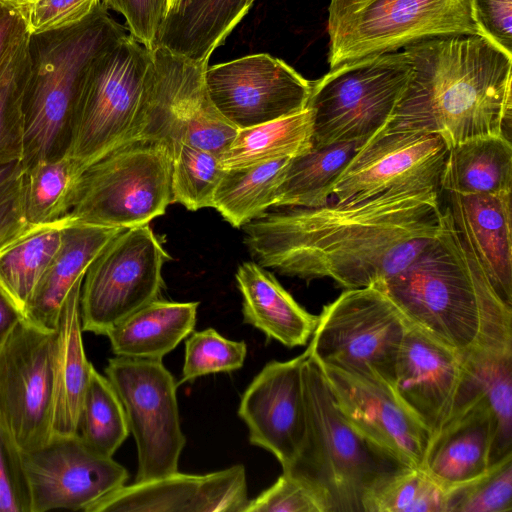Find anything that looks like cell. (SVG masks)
Returning a JSON list of instances; mask_svg holds the SVG:
<instances>
[{"instance_id":"6da1fadb","label":"cell","mask_w":512,"mask_h":512,"mask_svg":"<svg viewBox=\"0 0 512 512\" xmlns=\"http://www.w3.org/2000/svg\"><path fill=\"white\" fill-rule=\"evenodd\" d=\"M440 193H387L352 204L266 212L243 226L259 265L345 289L382 283L405 269L437 233Z\"/></svg>"},{"instance_id":"7a4b0ae2","label":"cell","mask_w":512,"mask_h":512,"mask_svg":"<svg viewBox=\"0 0 512 512\" xmlns=\"http://www.w3.org/2000/svg\"><path fill=\"white\" fill-rule=\"evenodd\" d=\"M412 72L384 131L436 134L448 150L480 136L509 137L512 56L481 35L404 47Z\"/></svg>"},{"instance_id":"3957f363","label":"cell","mask_w":512,"mask_h":512,"mask_svg":"<svg viewBox=\"0 0 512 512\" xmlns=\"http://www.w3.org/2000/svg\"><path fill=\"white\" fill-rule=\"evenodd\" d=\"M375 286L409 324L451 349L512 347V307L497 295L446 209L418 256Z\"/></svg>"},{"instance_id":"277c9868","label":"cell","mask_w":512,"mask_h":512,"mask_svg":"<svg viewBox=\"0 0 512 512\" xmlns=\"http://www.w3.org/2000/svg\"><path fill=\"white\" fill-rule=\"evenodd\" d=\"M127 34L101 2L69 27L29 34L23 98V167L67 154L75 109L92 61Z\"/></svg>"},{"instance_id":"5b68a950","label":"cell","mask_w":512,"mask_h":512,"mask_svg":"<svg viewBox=\"0 0 512 512\" xmlns=\"http://www.w3.org/2000/svg\"><path fill=\"white\" fill-rule=\"evenodd\" d=\"M302 376L306 432L283 472L306 485L325 512H363L370 492L406 466L376 448L347 422L311 353Z\"/></svg>"},{"instance_id":"8992f818","label":"cell","mask_w":512,"mask_h":512,"mask_svg":"<svg viewBox=\"0 0 512 512\" xmlns=\"http://www.w3.org/2000/svg\"><path fill=\"white\" fill-rule=\"evenodd\" d=\"M170 204L171 148L143 139L125 143L77 171L68 216L129 229L149 224Z\"/></svg>"},{"instance_id":"52a82bcc","label":"cell","mask_w":512,"mask_h":512,"mask_svg":"<svg viewBox=\"0 0 512 512\" xmlns=\"http://www.w3.org/2000/svg\"><path fill=\"white\" fill-rule=\"evenodd\" d=\"M327 31L330 69L430 38L481 35L471 0H330Z\"/></svg>"},{"instance_id":"ba28073f","label":"cell","mask_w":512,"mask_h":512,"mask_svg":"<svg viewBox=\"0 0 512 512\" xmlns=\"http://www.w3.org/2000/svg\"><path fill=\"white\" fill-rule=\"evenodd\" d=\"M152 71L151 51L131 35L92 61L78 97L67 152L76 173L129 140Z\"/></svg>"},{"instance_id":"9c48e42d","label":"cell","mask_w":512,"mask_h":512,"mask_svg":"<svg viewBox=\"0 0 512 512\" xmlns=\"http://www.w3.org/2000/svg\"><path fill=\"white\" fill-rule=\"evenodd\" d=\"M412 72L409 56L391 52L345 63L312 82V147L366 142L390 120Z\"/></svg>"},{"instance_id":"30bf717a","label":"cell","mask_w":512,"mask_h":512,"mask_svg":"<svg viewBox=\"0 0 512 512\" xmlns=\"http://www.w3.org/2000/svg\"><path fill=\"white\" fill-rule=\"evenodd\" d=\"M408 321L379 287L346 289L325 305L308 345L323 365L392 387Z\"/></svg>"},{"instance_id":"8fae6325","label":"cell","mask_w":512,"mask_h":512,"mask_svg":"<svg viewBox=\"0 0 512 512\" xmlns=\"http://www.w3.org/2000/svg\"><path fill=\"white\" fill-rule=\"evenodd\" d=\"M151 51L153 71L130 141L184 142L219 157L236 135L216 109L204 74L208 62H197L165 47Z\"/></svg>"},{"instance_id":"7c38bea8","label":"cell","mask_w":512,"mask_h":512,"mask_svg":"<svg viewBox=\"0 0 512 512\" xmlns=\"http://www.w3.org/2000/svg\"><path fill=\"white\" fill-rule=\"evenodd\" d=\"M149 224L121 231L88 267L81 286L83 332L97 335L159 298L169 259Z\"/></svg>"},{"instance_id":"4fadbf2b","label":"cell","mask_w":512,"mask_h":512,"mask_svg":"<svg viewBox=\"0 0 512 512\" xmlns=\"http://www.w3.org/2000/svg\"><path fill=\"white\" fill-rule=\"evenodd\" d=\"M105 375L124 407L137 447L135 481H147L178 471L186 444L177 402L175 378L162 360L115 356Z\"/></svg>"},{"instance_id":"5bb4252c","label":"cell","mask_w":512,"mask_h":512,"mask_svg":"<svg viewBox=\"0 0 512 512\" xmlns=\"http://www.w3.org/2000/svg\"><path fill=\"white\" fill-rule=\"evenodd\" d=\"M56 332L24 318L0 347V431L19 451L53 436Z\"/></svg>"},{"instance_id":"9a60e30c","label":"cell","mask_w":512,"mask_h":512,"mask_svg":"<svg viewBox=\"0 0 512 512\" xmlns=\"http://www.w3.org/2000/svg\"><path fill=\"white\" fill-rule=\"evenodd\" d=\"M448 148L436 134L381 130L353 155L332 185L337 204L387 193H441Z\"/></svg>"},{"instance_id":"2e32d148","label":"cell","mask_w":512,"mask_h":512,"mask_svg":"<svg viewBox=\"0 0 512 512\" xmlns=\"http://www.w3.org/2000/svg\"><path fill=\"white\" fill-rule=\"evenodd\" d=\"M204 79L214 106L238 130L303 111L312 89L311 81L266 53L207 66Z\"/></svg>"},{"instance_id":"e0dca14e","label":"cell","mask_w":512,"mask_h":512,"mask_svg":"<svg viewBox=\"0 0 512 512\" xmlns=\"http://www.w3.org/2000/svg\"><path fill=\"white\" fill-rule=\"evenodd\" d=\"M19 454L31 512L84 511L129 478L124 466L95 452L77 435H53L45 444Z\"/></svg>"},{"instance_id":"ac0fdd59","label":"cell","mask_w":512,"mask_h":512,"mask_svg":"<svg viewBox=\"0 0 512 512\" xmlns=\"http://www.w3.org/2000/svg\"><path fill=\"white\" fill-rule=\"evenodd\" d=\"M347 422L368 442L406 467H423L430 433L393 388L319 364Z\"/></svg>"},{"instance_id":"d6986e66","label":"cell","mask_w":512,"mask_h":512,"mask_svg":"<svg viewBox=\"0 0 512 512\" xmlns=\"http://www.w3.org/2000/svg\"><path fill=\"white\" fill-rule=\"evenodd\" d=\"M307 349L287 361H270L242 394L238 416L248 428L249 442L270 452L288 467L306 432L302 370Z\"/></svg>"},{"instance_id":"ffe728a7","label":"cell","mask_w":512,"mask_h":512,"mask_svg":"<svg viewBox=\"0 0 512 512\" xmlns=\"http://www.w3.org/2000/svg\"><path fill=\"white\" fill-rule=\"evenodd\" d=\"M248 501L245 467L236 464L207 474L176 471L124 484L84 512H244Z\"/></svg>"},{"instance_id":"44dd1931","label":"cell","mask_w":512,"mask_h":512,"mask_svg":"<svg viewBox=\"0 0 512 512\" xmlns=\"http://www.w3.org/2000/svg\"><path fill=\"white\" fill-rule=\"evenodd\" d=\"M464 354L408 322L396 360L392 388L421 421L430 438L451 414L463 374Z\"/></svg>"},{"instance_id":"7402d4cb","label":"cell","mask_w":512,"mask_h":512,"mask_svg":"<svg viewBox=\"0 0 512 512\" xmlns=\"http://www.w3.org/2000/svg\"><path fill=\"white\" fill-rule=\"evenodd\" d=\"M498 440L496 420L479 399L450 416L430 438L422 468L447 492L500 459Z\"/></svg>"},{"instance_id":"603a6c76","label":"cell","mask_w":512,"mask_h":512,"mask_svg":"<svg viewBox=\"0 0 512 512\" xmlns=\"http://www.w3.org/2000/svg\"><path fill=\"white\" fill-rule=\"evenodd\" d=\"M455 228L482 266L500 299L512 307L511 193H446Z\"/></svg>"},{"instance_id":"cb8c5ba5","label":"cell","mask_w":512,"mask_h":512,"mask_svg":"<svg viewBox=\"0 0 512 512\" xmlns=\"http://www.w3.org/2000/svg\"><path fill=\"white\" fill-rule=\"evenodd\" d=\"M123 230L72 219L65 226L61 246L25 310V318L55 330L61 306L70 289L84 278L90 264L109 241Z\"/></svg>"},{"instance_id":"d4e9b609","label":"cell","mask_w":512,"mask_h":512,"mask_svg":"<svg viewBox=\"0 0 512 512\" xmlns=\"http://www.w3.org/2000/svg\"><path fill=\"white\" fill-rule=\"evenodd\" d=\"M246 324L288 348L305 345L318 316L300 306L278 280L255 262L242 263L235 275Z\"/></svg>"},{"instance_id":"484cf974","label":"cell","mask_w":512,"mask_h":512,"mask_svg":"<svg viewBox=\"0 0 512 512\" xmlns=\"http://www.w3.org/2000/svg\"><path fill=\"white\" fill-rule=\"evenodd\" d=\"M83 278L68 292L55 332L52 431L57 436L76 435L79 413L92 363L86 357L80 315Z\"/></svg>"},{"instance_id":"4316f807","label":"cell","mask_w":512,"mask_h":512,"mask_svg":"<svg viewBox=\"0 0 512 512\" xmlns=\"http://www.w3.org/2000/svg\"><path fill=\"white\" fill-rule=\"evenodd\" d=\"M249 9L247 0H180L168 11L156 46L208 62Z\"/></svg>"},{"instance_id":"83f0119b","label":"cell","mask_w":512,"mask_h":512,"mask_svg":"<svg viewBox=\"0 0 512 512\" xmlns=\"http://www.w3.org/2000/svg\"><path fill=\"white\" fill-rule=\"evenodd\" d=\"M198 305L158 298L112 327L105 336L115 356L162 360L193 332Z\"/></svg>"},{"instance_id":"f1b7e54d","label":"cell","mask_w":512,"mask_h":512,"mask_svg":"<svg viewBox=\"0 0 512 512\" xmlns=\"http://www.w3.org/2000/svg\"><path fill=\"white\" fill-rule=\"evenodd\" d=\"M512 190V144L504 135H487L448 150L441 192L499 195Z\"/></svg>"},{"instance_id":"f546056e","label":"cell","mask_w":512,"mask_h":512,"mask_svg":"<svg viewBox=\"0 0 512 512\" xmlns=\"http://www.w3.org/2000/svg\"><path fill=\"white\" fill-rule=\"evenodd\" d=\"M463 354V374L452 410L474 397L484 401L498 426L501 458L512 452V347L476 348Z\"/></svg>"},{"instance_id":"4dcf8cb0","label":"cell","mask_w":512,"mask_h":512,"mask_svg":"<svg viewBox=\"0 0 512 512\" xmlns=\"http://www.w3.org/2000/svg\"><path fill=\"white\" fill-rule=\"evenodd\" d=\"M366 142H341L312 147L290 158L273 207L315 208L327 205L334 181Z\"/></svg>"},{"instance_id":"1f68e13d","label":"cell","mask_w":512,"mask_h":512,"mask_svg":"<svg viewBox=\"0 0 512 512\" xmlns=\"http://www.w3.org/2000/svg\"><path fill=\"white\" fill-rule=\"evenodd\" d=\"M71 220L67 216L53 223L31 226L0 251V286L23 313L56 256L63 230Z\"/></svg>"},{"instance_id":"d6a6232c","label":"cell","mask_w":512,"mask_h":512,"mask_svg":"<svg viewBox=\"0 0 512 512\" xmlns=\"http://www.w3.org/2000/svg\"><path fill=\"white\" fill-rule=\"evenodd\" d=\"M312 112L309 108L296 114L237 131L220 156L224 169L264 161L293 158L310 150Z\"/></svg>"},{"instance_id":"836d02e7","label":"cell","mask_w":512,"mask_h":512,"mask_svg":"<svg viewBox=\"0 0 512 512\" xmlns=\"http://www.w3.org/2000/svg\"><path fill=\"white\" fill-rule=\"evenodd\" d=\"M290 158L225 169L212 207L233 227L240 228L273 207Z\"/></svg>"},{"instance_id":"e575fe53","label":"cell","mask_w":512,"mask_h":512,"mask_svg":"<svg viewBox=\"0 0 512 512\" xmlns=\"http://www.w3.org/2000/svg\"><path fill=\"white\" fill-rule=\"evenodd\" d=\"M76 165L67 154L25 167L21 176L22 207L30 226L68 216Z\"/></svg>"},{"instance_id":"d590c367","label":"cell","mask_w":512,"mask_h":512,"mask_svg":"<svg viewBox=\"0 0 512 512\" xmlns=\"http://www.w3.org/2000/svg\"><path fill=\"white\" fill-rule=\"evenodd\" d=\"M122 402L111 382L92 365L76 435L92 450L113 457L129 435Z\"/></svg>"},{"instance_id":"8d00e7d4","label":"cell","mask_w":512,"mask_h":512,"mask_svg":"<svg viewBox=\"0 0 512 512\" xmlns=\"http://www.w3.org/2000/svg\"><path fill=\"white\" fill-rule=\"evenodd\" d=\"M363 512H447V492L423 468L402 467L370 492Z\"/></svg>"},{"instance_id":"74e56055","label":"cell","mask_w":512,"mask_h":512,"mask_svg":"<svg viewBox=\"0 0 512 512\" xmlns=\"http://www.w3.org/2000/svg\"><path fill=\"white\" fill-rule=\"evenodd\" d=\"M220 157L184 142L171 146L172 203L196 211L212 207L217 186L224 173Z\"/></svg>"},{"instance_id":"f35d334b","label":"cell","mask_w":512,"mask_h":512,"mask_svg":"<svg viewBox=\"0 0 512 512\" xmlns=\"http://www.w3.org/2000/svg\"><path fill=\"white\" fill-rule=\"evenodd\" d=\"M29 33L0 67V163L22 161L23 98L30 74Z\"/></svg>"},{"instance_id":"ab89813d","label":"cell","mask_w":512,"mask_h":512,"mask_svg":"<svg viewBox=\"0 0 512 512\" xmlns=\"http://www.w3.org/2000/svg\"><path fill=\"white\" fill-rule=\"evenodd\" d=\"M512 452L474 480L447 491V512H510Z\"/></svg>"},{"instance_id":"60d3db41","label":"cell","mask_w":512,"mask_h":512,"mask_svg":"<svg viewBox=\"0 0 512 512\" xmlns=\"http://www.w3.org/2000/svg\"><path fill=\"white\" fill-rule=\"evenodd\" d=\"M247 355L244 341L225 338L213 328L192 332L185 342L182 379L179 384L219 372L240 369Z\"/></svg>"},{"instance_id":"b9f144b4","label":"cell","mask_w":512,"mask_h":512,"mask_svg":"<svg viewBox=\"0 0 512 512\" xmlns=\"http://www.w3.org/2000/svg\"><path fill=\"white\" fill-rule=\"evenodd\" d=\"M244 512H325L315 494L287 473L257 497L249 500Z\"/></svg>"},{"instance_id":"7bdbcfd3","label":"cell","mask_w":512,"mask_h":512,"mask_svg":"<svg viewBox=\"0 0 512 512\" xmlns=\"http://www.w3.org/2000/svg\"><path fill=\"white\" fill-rule=\"evenodd\" d=\"M100 0H37L18 9L27 32L39 34L74 25L85 19Z\"/></svg>"},{"instance_id":"ee69618b","label":"cell","mask_w":512,"mask_h":512,"mask_svg":"<svg viewBox=\"0 0 512 512\" xmlns=\"http://www.w3.org/2000/svg\"><path fill=\"white\" fill-rule=\"evenodd\" d=\"M107 9L124 16L130 35L148 50L156 47L169 0H103Z\"/></svg>"},{"instance_id":"f6af8a7d","label":"cell","mask_w":512,"mask_h":512,"mask_svg":"<svg viewBox=\"0 0 512 512\" xmlns=\"http://www.w3.org/2000/svg\"><path fill=\"white\" fill-rule=\"evenodd\" d=\"M0 512H31L19 450L0 431Z\"/></svg>"},{"instance_id":"bcb514c9","label":"cell","mask_w":512,"mask_h":512,"mask_svg":"<svg viewBox=\"0 0 512 512\" xmlns=\"http://www.w3.org/2000/svg\"><path fill=\"white\" fill-rule=\"evenodd\" d=\"M481 35L512 56V0H471Z\"/></svg>"},{"instance_id":"7dc6e473","label":"cell","mask_w":512,"mask_h":512,"mask_svg":"<svg viewBox=\"0 0 512 512\" xmlns=\"http://www.w3.org/2000/svg\"><path fill=\"white\" fill-rule=\"evenodd\" d=\"M30 227L23 212L20 178L0 193V251L23 235Z\"/></svg>"},{"instance_id":"c3c4849f","label":"cell","mask_w":512,"mask_h":512,"mask_svg":"<svg viewBox=\"0 0 512 512\" xmlns=\"http://www.w3.org/2000/svg\"><path fill=\"white\" fill-rule=\"evenodd\" d=\"M27 34L26 23L19 11L0 2V67Z\"/></svg>"},{"instance_id":"681fc988","label":"cell","mask_w":512,"mask_h":512,"mask_svg":"<svg viewBox=\"0 0 512 512\" xmlns=\"http://www.w3.org/2000/svg\"><path fill=\"white\" fill-rule=\"evenodd\" d=\"M24 318L22 310L0 286V347Z\"/></svg>"},{"instance_id":"f907efd6","label":"cell","mask_w":512,"mask_h":512,"mask_svg":"<svg viewBox=\"0 0 512 512\" xmlns=\"http://www.w3.org/2000/svg\"><path fill=\"white\" fill-rule=\"evenodd\" d=\"M23 170L21 160L0 163V193L17 182L21 178Z\"/></svg>"},{"instance_id":"816d5d0a","label":"cell","mask_w":512,"mask_h":512,"mask_svg":"<svg viewBox=\"0 0 512 512\" xmlns=\"http://www.w3.org/2000/svg\"><path fill=\"white\" fill-rule=\"evenodd\" d=\"M35 1H37V0H0V2L6 4L8 6H11L17 10L35 2Z\"/></svg>"},{"instance_id":"f5cc1de1","label":"cell","mask_w":512,"mask_h":512,"mask_svg":"<svg viewBox=\"0 0 512 512\" xmlns=\"http://www.w3.org/2000/svg\"><path fill=\"white\" fill-rule=\"evenodd\" d=\"M179 1H180V0H169V9H168V11H169L170 9H172L173 7H175V6L178 4V2H179ZM167 13H168V12H167Z\"/></svg>"},{"instance_id":"db71d44e","label":"cell","mask_w":512,"mask_h":512,"mask_svg":"<svg viewBox=\"0 0 512 512\" xmlns=\"http://www.w3.org/2000/svg\"><path fill=\"white\" fill-rule=\"evenodd\" d=\"M256 0H247V5L249 8H251V6L253 5V3L255 2Z\"/></svg>"}]
</instances>
